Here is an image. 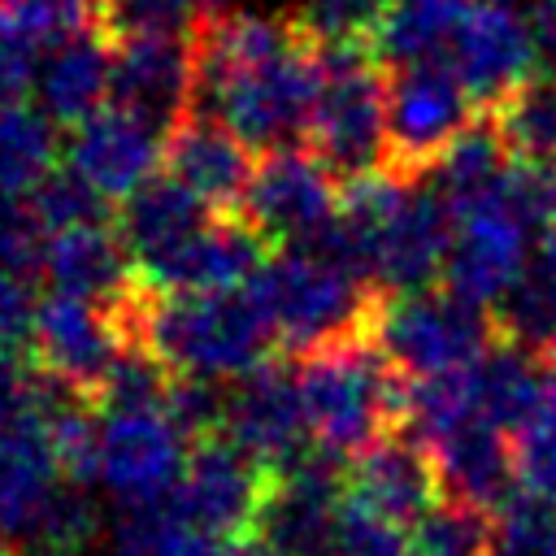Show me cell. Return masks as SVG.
Masks as SVG:
<instances>
[{"label":"cell","mask_w":556,"mask_h":556,"mask_svg":"<svg viewBox=\"0 0 556 556\" xmlns=\"http://www.w3.org/2000/svg\"><path fill=\"white\" fill-rule=\"evenodd\" d=\"M443 61L460 74V83L469 87L478 109H486V104L495 109L526 78H534V48H530L526 17L500 0H473L469 13L460 17Z\"/></svg>","instance_id":"cell-18"},{"label":"cell","mask_w":556,"mask_h":556,"mask_svg":"<svg viewBox=\"0 0 556 556\" xmlns=\"http://www.w3.org/2000/svg\"><path fill=\"white\" fill-rule=\"evenodd\" d=\"M56 122L39 104H13L0 109V191L4 195H30L52 169H56Z\"/></svg>","instance_id":"cell-29"},{"label":"cell","mask_w":556,"mask_h":556,"mask_svg":"<svg viewBox=\"0 0 556 556\" xmlns=\"http://www.w3.org/2000/svg\"><path fill=\"white\" fill-rule=\"evenodd\" d=\"M508 165H513V152H508L495 117H482L426 169V178L443 195L452 217H460V213H473L500 195Z\"/></svg>","instance_id":"cell-27"},{"label":"cell","mask_w":556,"mask_h":556,"mask_svg":"<svg viewBox=\"0 0 556 556\" xmlns=\"http://www.w3.org/2000/svg\"><path fill=\"white\" fill-rule=\"evenodd\" d=\"M369 334L378 339V348L391 356V365L404 378L465 369L500 343L495 313L486 304L452 291L447 282L382 295Z\"/></svg>","instance_id":"cell-5"},{"label":"cell","mask_w":556,"mask_h":556,"mask_svg":"<svg viewBox=\"0 0 556 556\" xmlns=\"http://www.w3.org/2000/svg\"><path fill=\"white\" fill-rule=\"evenodd\" d=\"M208 556H274L256 534H235V539H217Z\"/></svg>","instance_id":"cell-47"},{"label":"cell","mask_w":556,"mask_h":556,"mask_svg":"<svg viewBox=\"0 0 556 556\" xmlns=\"http://www.w3.org/2000/svg\"><path fill=\"white\" fill-rule=\"evenodd\" d=\"M96 508L83 495L78 482H61V491L52 495V504L43 508V517L35 521V530L26 534V547L35 556H78L91 539H96Z\"/></svg>","instance_id":"cell-40"},{"label":"cell","mask_w":556,"mask_h":556,"mask_svg":"<svg viewBox=\"0 0 556 556\" xmlns=\"http://www.w3.org/2000/svg\"><path fill=\"white\" fill-rule=\"evenodd\" d=\"M491 313H495L500 339L547 361L556 348V269L534 252L530 265L517 274V282L495 300Z\"/></svg>","instance_id":"cell-31"},{"label":"cell","mask_w":556,"mask_h":556,"mask_svg":"<svg viewBox=\"0 0 556 556\" xmlns=\"http://www.w3.org/2000/svg\"><path fill=\"white\" fill-rule=\"evenodd\" d=\"M195 39H113V104L135 109L169 130L187 113H195Z\"/></svg>","instance_id":"cell-19"},{"label":"cell","mask_w":556,"mask_h":556,"mask_svg":"<svg viewBox=\"0 0 556 556\" xmlns=\"http://www.w3.org/2000/svg\"><path fill=\"white\" fill-rule=\"evenodd\" d=\"M456 217L443 204V195L430 187L426 174L404 178L400 195L391 208L378 217L374 230V287L395 295V291H421L434 287L447 269Z\"/></svg>","instance_id":"cell-10"},{"label":"cell","mask_w":556,"mask_h":556,"mask_svg":"<svg viewBox=\"0 0 556 556\" xmlns=\"http://www.w3.org/2000/svg\"><path fill=\"white\" fill-rule=\"evenodd\" d=\"M521 17L534 48V74H556V0H534Z\"/></svg>","instance_id":"cell-46"},{"label":"cell","mask_w":556,"mask_h":556,"mask_svg":"<svg viewBox=\"0 0 556 556\" xmlns=\"http://www.w3.org/2000/svg\"><path fill=\"white\" fill-rule=\"evenodd\" d=\"M30 208L39 217V226L52 235V230H70V226H91V222H109V204L78 169L70 165H56L30 195Z\"/></svg>","instance_id":"cell-38"},{"label":"cell","mask_w":556,"mask_h":556,"mask_svg":"<svg viewBox=\"0 0 556 556\" xmlns=\"http://www.w3.org/2000/svg\"><path fill=\"white\" fill-rule=\"evenodd\" d=\"M165 126L109 100L104 109L70 126L65 165L78 169L104 200H126L165 169Z\"/></svg>","instance_id":"cell-13"},{"label":"cell","mask_w":556,"mask_h":556,"mask_svg":"<svg viewBox=\"0 0 556 556\" xmlns=\"http://www.w3.org/2000/svg\"><path fill=\"white\" fill-rule=\"evenodd\" d=\"M348 491L361 508H369L395 526H417L426 513H434L447 500L430 443L421 434H413L408 426L382 434L361 456H352Z\"/></svg>","instance_id":"cell-17"},{"label":"cell","mask_w":556,"mask_h":556,"mask_svg":"<svg viewBox=\"0 0 556 556\" xmlns=\"http://www.w3.org/2000/svg\"><path fill=\"white\" fill-rule=\"evenodd\" d=\"M469 4L473 0H391L369 48L378 52L387 70L417 65V61H443Z\"/></svg>","instance_id":"cell-28"},{"label":"cell","mask_w":556,"mask_h":556,"mask_svg":"<svg viewBox=\"0 0 556 556\" xmlns=\"http://www.w3.org/2000/svg\"><path fill=\"white\" fill-rule=\"evenodd\" d=\"M39 61H43V52H35L0 30V109L26 104V96L35 91V78H39Z\"/></svg>","instance_id":"cell-44"},{"label":"cell","mask_w":556,"mask_h":556,"mask_svg":"<svg viewBox=\"0 0 556 556\" xmlns=\"http://www.w3.org/2000/svg\"><path fill=\"white\" fill-rule=\"evenodd\" d=\"M213 0H96V30L113 39H200Z\"/></svg>","instance_id":"cell-32"},{"label":"cell","mask_w":556,"mask_h":556,"mask_svg":"<svg viewBox=\"0 0 556 556\" xmlns=\"http://www.w3.org/2000/svg\"><path fill=\"white\" fill-rule=\"evenodd\" d=\"M65 391L70 387L48 378L17 348H0V434L26 430V426H48V417Z\"/></svg>","instance_id":"cell-36"},{"label":"cell","mask_w":556,"mask_h":556,"mask_svg":"<svg viewBox=\"0 0 556 556\" xmlns=\"http://www.w3.org/2000/svg\"><path fill=\"white\" fill-rule=\"evenodd\" d=\"M334 556H413V543L404 539V526H395L352 500L343 513L339 539H334Z\"/></svg>","instance_id":"cell-43"},{"label":"cell","mask_w":556,"mask_h":556,"mask_svg":"<svg viewBox=\"0 0 556 556\" xmlns=\"http://www.w3.org/2000/svg\"><path fill=\"white\" fill-rule=\"evenodd\" d=\"M343 178L304 143L261 152L239 213L248 226L278 248H308L339 213Z\"/></svg>","instance_id":"cell-8"},{"label":"cell","mask_w":556,"mask_h":556,"mask_svg":"<svg viewBox=\"0 0 556 556\" xmlns=\"http://www.w3.org/2000/svg\"><path fill=\"white\" fill-rule=\"evenodd\" d=\"M113 100V43L91 26L43 52L35 78V104L56 122L74 126Z\"/></svg>","instance_id":"cell-23"},{"label":"cell","mask_w":556,"mask_h":556,"mask_svg":"<svg viewBox=\"0 0 556 556\" xmlns=\"http://www.w3.org/2000/svg\"><path fill=\"white\" fill-rule=\"evenodd\" d=\"M13 556H17V552H13ZM26 556H35V552H26Z\"/></svg>","instance_id":"cell-52"},{"label":"cell","mask_w":556,"mask_h":556,"mask_svg":"<svg viewBox=\"0 0 556 556\" xmlns=\"http://www.w3.org/2000/svg\"><path fill=\"white\" fill-rule=\"evenodd\" d=\"M486 556H556V504L513 486L491 513Z\"/></svg>","instance_id":"cell-34"},{"label":"cell","mask_w":556,"mask_h":556,"mask_svg":"<svg viewBox=\"0 0 556 556\" xmlns=\"http://www.w3.org/2000/svg\"><path fill=\"white\" fill-rule=\"evenodd\" d=\"M256 152L208 113H187L165 135V174L195 191L213 213H239Z\"/></svg>","instance_id":"cell-21"},{"label":"cell","mask_w":556,"mask_h":556,"mask_svg":"<svg viewBox=\"0 0 556 556\" xmlns=\"http://www.w3.org/2000/svg\"><path fill=\"white\" fill-rule=\"evenodd\" d=\"M126 348L152 352L169 374L235 382L269 361L274 326L248 287L239 291H152L139 282L109 308Z\"/></svg>","instance_id":"cell-2"},{"label":"cell","mask_w":556,"mask_h":556,"mask_svg":"<svg viewBox=\"0 0 556 556\" xmlns=\"http://www.w3.org/2000/svg\"><path fill=\"white\" fill-rule=\"evenodd\" d=\"M478 100L447 61L395 65L387 78V169L426 174L469 126Z\"/></svg>","instance_id":"cell-7"},{"label":"cell","mask_w":556,"mask_h":556,"mask_svg":"<svg viewBox=\"0 0 556 556\" xmlns=\"http://www.w3.org/2000/svg\"><path fill=\"white\" fill-rule=\"evenodd\" d=\"M513 469H517V486L556 504V421L547 413L521 434H513Z\"/></svg>","instance_id":"cell-42"},{"label":"cell","mask_w":556,"mask_h":556,"mask_svg":"<svg viewBox=\"0 0 556 556\" xmlns=\"http://www.w3.org/2000/svg\"><path fill=\"white\" fill-rule=\"evenodd\" d=\"M530 243L534 235L526 226H517L500 200L460 213L456 217V235H452V252H447V269L443 282L486 308H495V300L517 282V274L530 265Z\"/></svg>","instance_id":"cell-20"},{"label":"cell","mask_w":556,"mask_h":556,"mask_svg":"<svg viewBox=\"0 0 556 556\" xmlns=\"http://www.w3.org/2000/svg\"><path fill=\"white\" fill-rule=\"evenodd\" d=\"M208 217H213V208L195 191H187L174 174L161 169L139 191H130L126 200H117V222L113 226H117V235L130 248L135 269H139V265L156 261L161 252H169L174 243H182Z\"/></svg>","instance_id":"cell-25"},{"label":"cell","mask_w":556,"mask_h":556,"mask_svg":"<svg viewBox=\"0 0 556 556\" xmlns=\"http://www.w3.org/2000/svg\"><path fill=\"white\" fill-rule=\"evenodd\" d=\"M126 352V339L109 308L48 291L30 321V361L83 400H96L109 369Z\"/></svg>","instance_id":"cell-11"},{"label":"cell","mask_w":556,"mask_h":556,"mask_svg":"<svg viewBox=\"0 0 556 556\" xmlns=\"http://www.w3.org/2000/svg\"><path fill=\"white\" fill-rule=\"evenodd\" d=\"M495 200L517 226H526L534 239H543L547 230H556V161L513 156Z\"/></svg>","instance_id":"cell-39"},{"label":"cell","mask_w":556,"mask_h":556,"mask_svg":"<svg viewBox=\"0 0 556 556\" xmlns=\"http://www.w3.org/2000/svg\"><path fill=\"white\" fill-rule=\"evenodd\" d=\"M539 256H543V261L556 269V230H547V235L539 239Z\"/></svg>","instance_id":"cell-48"},{"label":"cell","mask_w":556,"mask_h":556,"mask_svg":"<svg viewBox=\"0 0 556 556\" xmlns=\"http://www.w3.org/2000/svg\"><path fill=\"white\" fill-rule=\"evenodd\" d=\"M513 156L556 161V74L526 78L508 100L491 109Z\"/></svg>","instance_id":"cell-33"},{"label":"cell","mask_w":556,"mask_h":556,"mask_svg":"<svg viewBox=\"0 0 556 556\" xmlns=\"http://www.w3.org/2000/svg\"><path fill=\"white\" fill-rule=\"evenodd\" d=\"M195 113L217 117L252 152L308 143L321 91V48L300 30L295 17L248 9L213 13L195 39Z\"/></svg>","instance_id":"cell-1"},{"label":"cell","mask_w":556,"mask_h":556,"mask_svg":"<svg viewBox=\"0 0 556 556\" xmlns=\"http://www.w3.org/2000/svg\"><path fill=\"white\" fill-rule=\"evenodd\" d=\"M35 308L39 304L30 300V278L0 265V348H17L22 339H30Z\"/></svg>","instance_id":"cell-45"},{"label":"cell","mask_w":556,"mask_h":556,"mask_svg":"<svg viewBox=\"0 0 556 556\" xmlns=\"http://www.w3.org/2000/svg\"><path fill=\"white\" fill-rule=\"evenodd\" d=\"M473 391H478V417L513 439L526 426H534L547 408L543 356L500 339L482 361H473Z\"/></svg>","instance_id":"cell-26"},{"label":"cell","mask_w":556,"mask_h":556,"mask_svg":"<svg viewBox=\"0 0 556 556\" xmlns=\"http://www.w3.org/2000/svg\"><path fill=\"white\" fill-rule=\"evenodd\" d=\"M100 434H104V417L91 413V400L65 391L61 404L48 417V443H52V460L61 469L65 482H96L100 478Z\"/></svg>","instance_id":"cell-35"},{"label":"cell","mask_w":556,"mask_h":556,"mask_svg":"<svg viewBox=\"0 0 556 556\" xmlns=\"http://www.w3.org/2000/svg\"><path fill=\"white\" fill-rule=\"evenodd\" d=\"M547 361H552V365H556V348H552V356H547Z\"/></svg>","instance_id":"cell-51"},{"label":"cell","mask_w":556,"mask_h":556,"mask_svg":"<svg viewBox=\"0 0 556 556\" xmlns=\"http://www.w3.org/2000/svg\"><path fill=\"white\" fill-rule=\"evenodd\" d=\"M352 504L348 469L330 452H308L287 469H274L252 534L274 556H334L343 513Z\"/></svg>","instance_id":"cell-9"},{"label":"cell","mask_w":556,"mask_h":556,"mask_svg":"<svg viewBox=\"0 0 556 556\" xmlns=\"http://www.w3.org/2000/svg\"><path fill=\"white\" fill-rule=\"evenodd\" d=\"M387 9H391V0H300L295 22L321 48H334V43H374Z\"/></svg>","instance_id":"cell-41"},{"label":"cell","mask_w":556,"mask_h":556,"mask_svg":"<svg viewBox=\"0 0 556 556\" xmlns=\"http://www.w3.org/2000/svg\"><path fill=\"white\" fill-rule=\"evenodd\" d=\"M104 434H100V482L122 500V504H148L161 500L178 486L187 456H191V434L165 413H100Z\"/></svg>","instance_id":"cell-14"},{"label":"cell","mask_w":556,"mask_h":556,"mask_svg":"<svg viewBox=\"0 0 556 556\" xmlns=\"http://www.w3.org/2000/svg\"><path fill=\"white\" fill-rule=\"evenodd\" d=\"M0 556H13V552H9V530H4V526H0Z\"/></svg>","instance_id":"cell-50"},{"label":"cell","mask_w":556,"mask_h":556,"mask_svg":"<svg viewBox=\"0 0 556 556\" xmlns=\"http://www.w3.org/2000/svg\"><path fill=\"white\" fill-rule=\"evenodd\" d=\"M269 478L274 469L252 460L226 434H204L191 443L187 469L169 495L200 530H208L213 539H235L252 534Z\"/></svg>","instance_id":"cell-12"},{"label":"cell","mask_w":556,"mask_h":556,"mask_svg":"<svg viewBox=\"0 0 556 556\" xmlns=\"http://www.w3.org/2000/svg\"><path fill=\"white\" fill-rule=\"evenodd\" d=\"M39 278L48 282V291L78 295V300H91L100 308H117L139 287L135 256L122 243L117 226H109V222L52 230L43 239Z\"/></svg>","instance_id":"cell-22"},{"label":"cell","mask_w":556,"mask_h":556,"mask_svg":"<svg viewBox=\"0 0 556 556\" xmlns=\"http://www.w3.org/2000/svg\"><path fill=\"white\" fill-rule=\"evenodd\" d=\"M96 26V0H0V30L48 52Z\"/></svg>","instance_id":"cell-37"},{"label":"cell","mask_w":556,"mask_h":556,"mask_svg":"<svg viewBox=\"0 0 556 556\" xmlns=\"http://www.w3.org/2000/svg\"><path fill=\"white\" fill-rule=\"evenodd\" d=\"M269 261V243L243 213H213L182 243L139 265V282L152 291H239Z\"/></svg>","instance_id":"cell-16"},{"label":"cell","mask_w":556,"mask_h":556,"mask_svg":"<svg viewBox=\"0 0 556 556\" xmlns=\"http://www.w3.org/2000/svg\"><path fill=\"white\" fill-rule=\"evenodd\" d=\"M434 460H439V473H443V491L447 500H460V504H473L482 513H491L517 482V469H513V439L504 430H495L491 421L473 417L439 439H426Z\"/></svg>","instance_id":"cell-24"},{"label":"cell","mask_w":556,"mask_h":556,"mask_svg":"<svg viewBox=\"0 0 556 556\" xmlns=\"http://www.w3.org/2000/svg\"><path fill=\"white\" fill-rule=\"evenodd\" d=\"M213 543L217 539L200 530L174 504V495L126 504L113 526V556H208Z\"/></svg>","instance_id":"cell-30"},{"label":"cell","mask_w":556,"mask_h":556,"mask_svg":"<svg viewBox=\"0 0 556 556\" xmlns=\"http://www.w3.org/2000/svg\"><path fill=\"white\" fill-rule=\"evenodd\" d=\"M308 430L330 456H361L369 443L404 426V374L374 334L313 348L295 365Z\"/></svg>","instance_id":"cell-3"},{"label":"cell","mask_w":556,"mask_h":556,"mask_svg":"<svg viewBox=\"0 0 556 556\" xmlns=\"http://www.w3.org/2000/svg\"><path fill=\"white\" fill-rule=\"evenodd\" d=\"M248 291L261 304L265 321L274 326V339L295 356L352 334H369L378 304L387 295L313 248L269 252V261L248 282Z\"/></svg>","instance_id":"cell-4"},{"label":"cell","mask_w":556,"mask_h":556,"mask_svg":"<svg viewBox=\"0 0 556 556\" xmlns=\"http://www.w3.org/2000/svg\"><path fill=\"white\" fill-rule=\"evenodd\" d=\"M387 78L391 70L369 43L321 48V91L308 148L343 182L387 169Z\"/></svg>","instance_id":"cell-6"},{"label":"cell","mask_w":556,"mask_h":556,"mask_svg":"<svg viewBox=\"0 0 556 556\" xmlns=\"http://www.w3.org/2000/svg\"><path fill=\"white\" fill-rule=\"evenodd\" d=\"M552 421H556V365L547 369V408H543Z\"/></svg>","instance_id":"cell-49"},{"label":"cell","mask_w":556,"mask_h":556,"mask_svg":"<svg viewBox=\"0 0 556 556\" xmlns=\"http://www.w3.org/2000/svg\"><path fill=\"white\" fill-rule=\"evenodd\" d=\"M217 434H226L265 469H287L300 456H308L313 430L295 374L265 361L261 369L235 378L226 387V413Z\"/></svg>","instance_id":"cell-15"}]
</instances>
